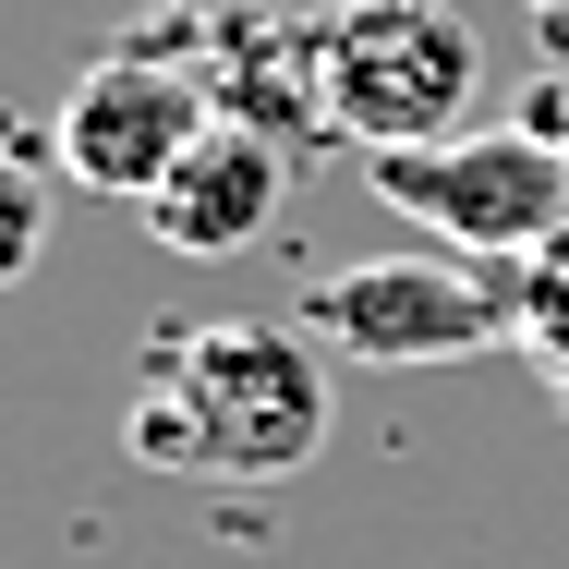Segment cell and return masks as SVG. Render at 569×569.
I'll return each mask as SVG.
<instances>
[{
    "label": "cell",
    "instance_id": "ba28073f",
    "mask_svg": "<svg viewBox=\"0 0 569 569\" xmlns=\"http://www.w3.org/2000/svg\"><path fill=\"white\" fill-rule=\"evenodd\" d=\"M49 267V170L0 133V291H24Z\"/></svg>",
    "mask_w": 569,
    "mask_h": 569
},
{
    "label": "cell",
    "instance_id": "5b68a950",
    "mask_svg": "<svg viewBox=\"0 0 569 569\" xmlns=\"http://www.w3.org/2000/svg\"><path fill=\"white\" fill-rule=\"evenodd\" d=\"M207 121H219V110H207V86H194L182 61H158V49H110V61H86V86L61 98L49 158H61V182L146 207V194L182 170V146H194Z\"/></svg>",
    "mask_w": 569,
    "mask_h": 569
},
{
    "label": "cell",
    "instance_id": "3957f363",
    "mask_svg": "<svg viewBox=\"0 0 569 569\" xmlns=\"http://www.w3.org/2000/svg\"><path fill=\"white\" fill-rule=\"evenodd\" d=\"M363 182L425 219L437 242H460L472 267H521L533 242L569 230V146H546L533 121H472V133H437V146H376Z\"/></svg>",
    "mask_w": 569,
    "mask_h": 569
},
{
    "label": "cell",
    "instance_id": "7a4b0ae2",
    "mask_svg": "<svg viewBox=\"0 0 569 569\" xmlns=\"http://www.w3.org/2000/svg\"><path fill=\"white\" fill-rule=\"evenodd\" d=\"M316 86H328V133L376 146H437L472 133V86H485V37L449 0H340L316 24Z\"/></svg>",
    "mask_w": 569,
    "mask_h": 569
},
{
    "label": "cell",
    "instance_id": "277c9868",
    "mask_svg": "<svg viewBox=\"0 0 569 569\" xmlns=\"http://www.w3.org/2000/svg\"><path fill=\"white\" fill-rule=\"evenodd\" d=\"M291 328L340 363H472V351L521 340V303L472 254H376V267L316 279L291 303Z\"/></svg>",
    "mask_w": 569,
    "mask_h": 569
},
{
    "label": "cell",
    "instance_id": "8992f818",
    "mask_svg": "<svg viewBox=\"0 0 569 569\" xmlns=\"http://www.w3.org/2000/svg\"><path fill=\"white\" fill-rule=\"evenodd\" d=\"M279 207H291V146L254 133V121H207L182 146V170L146 194V230L207 267V254H254L279 230Z\"/></svg>",
    "mask_w": 569,
    "mask_h": 569
},
{
    "label": "cell",
    "instance_id": "6da1fadb",
    "mask_svg": "<svg viewBox=\"0 0 569 569\" xmlns=\"http://www.w3.org/2000/svg\"><path fill=\"white\" fill-rule=\"evenodd\" d=\"M133 460L158 472H303L328 449V351L291 316H219V328H170L158 376L133 388Z\"/></svg>",
    "mask_w": 569,
    "mask_h": 569
},
{
    "label": "cell",
    "instance_id": "52a82bcc",
    "mask_svg": "<svg viewBox=\"0 0 569 569\" xmlns=\"http://www.w3.org/2000/svg\"><path fill=\"white\" fill-rule=\"evenodd\" d=\"M509 303H521V351L569 388V230H558V242H533V254L509 267Z\"/></svg>",
    "mask_w": 569,
    "mask_h": 569
},
{
    "label": "cell",
    "instance_id": "9c48e42d",
    "mask_svg": "<svg viewBox=\"0 0 569 569\" xmlns=\"http://www.w3.org/2000/svg\"><path fill=\"white\" fill-rule=\"evenodd\" d=\"M558 146H569V86H558Z\"/></svg>",
    "mask_w": 569,
    "mask_h": 569
}]
</instances>
